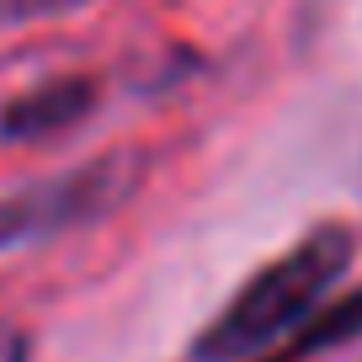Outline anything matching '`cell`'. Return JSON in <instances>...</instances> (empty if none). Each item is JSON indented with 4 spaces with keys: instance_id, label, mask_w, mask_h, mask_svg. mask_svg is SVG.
Returning <instances> with one entry per match:
<instances>
[{
    "instance_id": "6da1fadb",
    "label": "cell",
    "mask_w": 362,
    "mask_h": 362,
    "mask_svg": "<svg viewBox=\"0 0 362 362\" xmlns=\"http://www.w3.org/2000/svg\"><path fill=\"white\" fill-rule=\"evenodd\" d=\"M357 261L351 224H315L283 256L261 261L245 283L229 293V304L208 320L187 346V362H256L267 351L298 341L320 315L325 298Z\"/></svg>"
},
{
    "instance_id": "7a4b0ae2",
    "label": "cell",
    "mask_w": 362,
    "mask_h": 362,
    "mask_svg": "<svg viewBox=\"0 0 362 362\" xmlns=\"http://www.w3.org/2000/svg\"><path fill=\"white\" fill-rule=\"evenodd\" d=\"M128 176H134V160L112 155V160H90L80 170H64L54 181H33L22 192H6L0 197V256L107 214L128 192Z\"/></svg>"
},
{
    "instance_id": "3957f363",
    "label": "cell",
    "mask_w": 362,
    "mask_h": 362,
    "mask_svg": "<svg viewBox=\"0 0 362 362\" xmlns=\"http://www.w3.org/2000/svg\"><path fill=\"white\" fill-rule=\"evenodd\" d=\"M96 107H102V80L96 75H86V69L48 75L0 102V144H43V139L75 134L80 123L96 117Z\"/></svg>"
},
{
    "instance_id": "277c9868",
    "label": "cell",
    "mask_w": 362,
    "mask_h": 362,
    "mask_svg": "<svg viewBox=\"0 0 362 362\" xmlns=\"http://www.w3.org/2000/svg\"><path fill=\"white\" fill-rule=\"evenodd\" d=\"M96 0H0V27H27V22H48V16L80 11Z\"/></svg>"
},
{
    "instance_id": "5b68a950",
    "label": "cell",
    "mask_w": 362,
    "mask_h": 362,
    "mask_svg": "<svg viewBox=\"0 0 362 362\" xmlns=\"http://www.w3.org/2000/svg\"><path fill=\"white\" fill-rule=\"evenodd\" d=\"M0 362H33V330L0 315Z\"/></svg>"
},
{
    "instance_id": "8992f818",
    "label": "cell",
    "mask_w": 362,
    "mask_h": 362,
    "mask_svg": "<svg viewBox=\"0 0 362 362\" xmlns=\"http://www.w3.org/2000/svg\"><path fill=\"white\" fill-rule=\"evenodd\" d=\"M315 351L304 346V341H288V346H277V351H267V357H256V362H309Z\"/></svg>"
}]
</instances>
